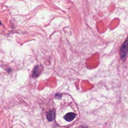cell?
<instances>
[{"label":"cell","mask_w":128,"mask_h":128,"mask_svg":"<svg viewBox=\"0 0 128 128\" xmlns=\"http://www.w3.org/2000/svg\"><path fill=\"white\" fill-rule=\"evenodd\" d=\"M40 73V70L39 66H36L34 69L33 72V74H32V77L33 78H36L38 77Z\"/></svg>","instance_id":"cell-4"},{"label":"cell","mask_w":128,"mask_h":128,"mask_svg":"<svg viewBox=\"0 0 128 128\" xmlns=\"http://www.w3.org/2000/svg\"><path fill=\"white\" fill-rule=\"evenodd\" d=\"M1 24H2V23L1 22H0V25H1Z\"/></svg>","instance_id":"cell-5"},{"label":"cell","mask_w":128,"mask_h":128,"mask_svg":"<svg viewBox=\"0 0 128 128\" xmlns=\"http://www.w3.org/2000/svg\"><path fill=\"white\" fill-rule=\"evenodd\" d=\"M128 50V38L127 40L124 43L120 49V56L123 61H125L127 56Z\"/></svg>","instance_id":"cell-1"},{"label":"cell","mask_w":128,"mask_h":128,"mask_svg":"<svg viewBox=\"0 0 128 128\" xmlns=\"http://www.w3.org/2000/svg\"><path fill=\"white\" fill-rule=\"evenodd\" d=\"M76 116V115L74 113H69L64 116V119L68 122H71L75 119Z\"/></svg>","instance_id":"cell-3"},{"label":"cell","mask_w":128,"mask_h":128,"mask_svg":"<svg viewBox=\"0 0 128 128\" xmlns=\"http://www.w3.org/2000/svg\"><path fill=\"white\" fill-rule=\"evenodd\" d=\"M47 119L49 121H53L55 119V111L54 110H50L47 114Z\"/></svg>","instance_id":"cell-2"}]
</instances>
